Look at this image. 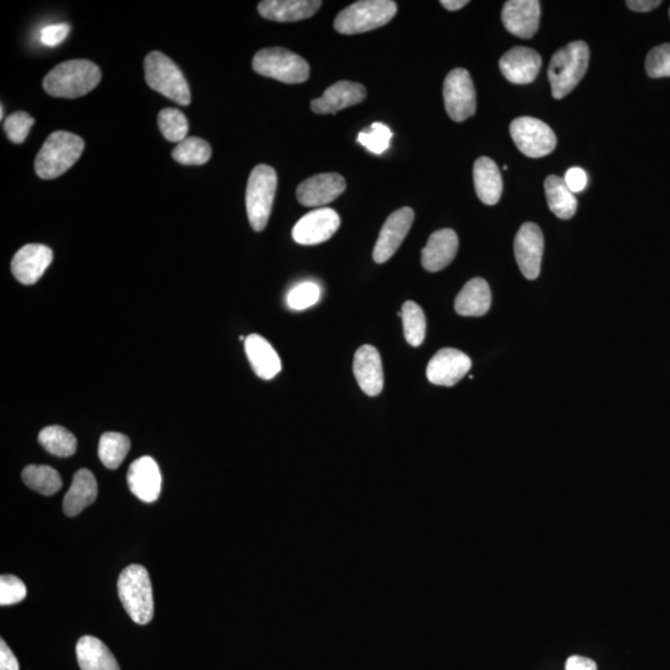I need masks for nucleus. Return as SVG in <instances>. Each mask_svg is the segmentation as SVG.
<instances>
[{"mask_svg":"<svg viewBox=\"0 0 670 670\" xmlns=\"http://www.w3.org/2000/svg\"><path fill=\"white\" fill-rule=\"evenodd\" d=\"M100 67L89 60H70L51 70L44 79V90L59 99L85 96L101 81Z\"/></svg>","mask_w":670,"mask_h":670,"instance_id":"obj_1","label":"nucleus"},{"mask_svg":"<svg viewBox=\"0 0 670 670\" xmlns=\"http://www.w3.org/2000/svg\"><path fill=\"white\" fill-rule=\"evenodd\" d=\"M589 61L590 49L584 41H574L554 54L548 70L554 99H564L579 85L589 67Z\"/></svg>","mask_w":670,"mask_h":670,"instance_id":"obj_2","label":"nucleus"},{"mask_svg":"<svg viewBox=\"0 0 670 670\" xmlns=\"http://www.w3.org/2000/svg\"><path fill=\"white\" fill-rule=\"evenodd\" d=\"M118 596L123 607L137 625L153 620L154 600L151 577L142 565L127 566L117 581Z\"/></svg>","mask_w":670,"mask_h":670,"instance_id":"obj_3","label":"nucleus"},{"mask_svg":"<svg viewBox=\"0 0 670 670\" xmlns=\"http://www.w3.org/2000/svg\"><path fill=\"white\" fill-rule=\"evenodd\" d=\"M85 149L84 139L74 133H51L35 159V172L41 179H55L79 161Z\"/></svg>","mask_w":670,"mask_h":670,"instance_id":"obj_4","label":"nucleus"},{"mask_svg":"<svg viewBox=\"0 0 670 670\" xmlns=\"http://www.w3.org/2000/svg\"><path fill=\"white\" fill-rule=\"evenodd\" d=\"M396 13L398 5L391 0H362L342 10L334 28L344 35L367 33L390 23Z\"/></svg>","mask_w":670,"mask_h":670,"instance_id":"obj_5","label":"nucleus"},{"mask_svg":"<svg viewBox=\"0 0 670 670\" xmlns=\"http://www.w3.org/2000/svg\"><path fill=\"white\" fill-rule=\"evenodd\" d=\"M144 71L149 87L178 105L188 106L192 95L187 80L179 67L167 55L153 51L144 60Z\"/></svg>","mask_w":670,"mask_h":670,"instance_id":"obj_6","label":"nucleus"},{"mask_svg":"<svg viewBox=\"0 0 670 670\" xmlns=\"http://www.w3.org/2000/svg\"><path fill=\"white\" fill-rule=\"evenodd\" d=\"M277 189L275 169L260 164L252 170L246 189V209L251 228L260 233L270 219Z\"/></svg>","mask_w":670,"mask_h":670,"instance_id":"obj_7","label":"nucleus"},{"mask_svg":"<svg viewBox=\"0 0 670 670\" xmlns=\"http://www.w3.org/2000/svg\"><path fill=\"white\" fill-rule=\"evenodd\" d=\"M257 74L285 84H302L309 77V65L300 55L283 48L260 50L252 60Z\"/></svg>","mask_w":670,"mask_h":670,"instance_id":"obj_8","label":"nucleus"},{"mask_svg":"<svg viewBox=\"0 0 670 670\" xmlns=\"http://www.w3.org/2000/svg\"><path fill=\"white\" fill-rule=\"evenodd\" d=\"M510 136L519 151L530 158L549 156L558 144L554 131L534 117L515 118L510 125Z\"/></svg>","mask_w":670,"mask_h":670,"instance_id":"obj_9","label":"nucleus"},{"mask_svg":"<svg viewBox=\"0 0 670 670\" xmlns=\"http://www.w3.org/2000/svg\"><path fill=\"white\" fill-rule=\"evenodd\" d=\"M443 100L448 116L463 122L474 116L477 108L476 89L466 69H455L447 75L443 85Z\"/></svg>","mask_w":670,"mask_h":670,"instance_id":"obj_10","label":"nucleus"},{"mask_svg":"<svg viewBox=\"0 0 670 670\" xmlns=\"http://www.w3.org/2000/svg\"><path fill=\"white\" fill-rule=\"evenodd\" d=\"M414 219V210L409 206L394 211L386 219L373 251V259L376 264H385L395 255V252L399 250L405 237L409 234Z\"/></svg>","mask_w":670,"mask_h":670,"instance_id":"obj_11","label":"nucleus"},{"mask_svg":"<svg viewBox=\"0 0 670 670\" xmlns=\"http://www.w3.org/2000/svg\"><path fill=\"white\" fill-rule=\"evenodd\" d=\"M514 254L523 276L528 280H536L540 275L544 254V236L538 225H522L515 236Z\"/></svg>","mask_w":670,"mask_h":670,"instance_id":"obj_12","label":"nucleus"},{"mask_svg":"<svg viewBox=\"0 0 670 670\" xmlns=\"http://www.w3.org/2000/svg\"><path fill=\"white\" fill-rule=\"evenodd\" d=\"M340 218L337 211L322 208L311 211L292 230L293 240L300 245H319L337 233Z\"/></svg>","mask_w":670,"mask_h":670,"instance_id":"obj_13","label":"nucleus"},{"mask_svg":"<svg viewBox=\"0 0 670 670\" xmlns=\"http://www.w3.org/2000/svg\"><path fill=\"white\" fill-rule=\"evenodd\" d=\"M472 368L471 359L460 350L445 348L427 365V379L438 386H455Z\"/></svg>","mask_w":670,"mask_h":670,"instance_id":"obj_14","label":"nucleus"},{"mask_svg":"<svg viewBox=\"0 0 670 670\" xmlns=\"http://www.w3.org/2000/svg\"><path fill=\"white\" fill-rule=\"evenodd\" d=\"M127 483L131 492L144 503H154L162 492V473L152 457L134 461L128 469Z\"/></svg>","mask_w":670,"mask_h":670,"instance_id":"obj_15","label":"nucleus"},{"mask_svg":"<svg viewBox=\"0 0 670 670\" xmlns=\"http://www.w3.org/2000/svg\"><path fill=\"white\" fill-rule=\"evenodd\" d=\"M347 183L338 173H323L304 180L297 188V199L304 206L317 208L332 203L344 193Z\"/></svg>","mask_w":670,"mask_h":670,"instance_id":"obj_16","label":"nucleus"},{"mask_svg":"<svg viewBox=\"0 0 670 670\" xmlns=\"http://www.w3.org/2000/svg\"><path fill=\"white\" fill-rule=\"evenodd\" d=\"M54 254L50 247L40 244L25 245L14 255L12 272L23 285H34L53 262Z\"/></svg>","mask_w":670,"mask_h":670,"instance_id":"obj_17","label":"nucleus"},{"mask_svg":"<svg viewBox=\"0 0 670 670\" xmlns=\"http://www.w3.org/2000/svg\"><path fill=\"white\" fill-rule=\"evenodd\" d=\"M540 13L538 0H509L504 4L502 20L510 34L530 39L538 32Z\"/></svg>","mask_w":670,"mask_h":670,"instance_id":"obj_18","label":"nucleus"},{"mask_svg":"<svg viewBox=\"0 0 670 670\" xmlns=\"http://www.w3.org/2000/svg\"><path fill=\"white\" fill-rule=\"evenodd\" d=\"M499 69L512 84H532L541 69V56L533 49L515 46L502 56Z\"/></svg>","mask_w":670,"mask_h":670,"instance_id":"obj_19","label":"nucleus"},{"mask_svg":"<svg viewBox=\"0 0 670 670\" xmlns=\"http://www.w3.org/2000/svg\"><path fill=\"white\" fill-rule=\"evenodd\" d=\"M353 370L360 389L364 394L378 396L384 389L383 363L378 349L373 345H363L355 353Z\"/></svg>","mask_w":670,"mask_h":670,"instance_id":"obj_20","label":"nucleus"},{"mask_svg":"<svg viewBox=\"0 0 670 670\" xmlns=\"http://www.w3.org/2000/svg\"><path fill=\"white\" fill-rule=\"evenodd\" d=\"M367 97V90L357 82L339 81L328 87L319 99L311 102V108L318 115L337 113L344 108L359 105Z\"/></svg>","mask_w":670,"mask_h":670,"instance_id":"obj_21","label":"nucleus"},{"mask_svg":"<svg viewBox=\"0 0 670 670\" xmlns=\"http://www.w3.org/2000/svg\"><path fill=\"white\" fill-rule=\"evenodd\" d=\"M458 237L451 229H442L430 236L422 250L421 264L426 271H442L451 264L457 255Z\"/></svg>","mask_w":670,"mask_h":670,"instance_id":"obj_22","label":"nucleus"},{"mask_svg":"<svg viewBox=\"0 0 670 670\" xmlns=\"http://www.w3.org/2000/svg\"><path fill=\"white\" fill-rule=\"evenodd\" d=\"M322 4L321 0H265L259 4V13L273 22H300L313 17Z\"/></svg>","mask_w":670,"mask_h":670,"instance_id":"obj_23","label":"nucleus"},{"mask_svg":"<svg viewBox=\"0 0 670 670\" xmlns=\"http://www.w3.org/2000/svg\"><path fill=\"white\" fill-rule=\"evenodd\" d=\"M247 358L255 374L264 380H271L280 373L282 363L276 350L259 334H250L245 340Z\"/></svg>","mask_w":670,"mask_h":670,"instance_id":"obj_24","label":"nucleus"},{"mask_svg":"<svg viewBox=\"0 0 670 670\" xmlns=\"http://www.w3.org/2000/svg\"><path fill=\"white\" fill-rule=\"evenodd\" d=\"M474 188L479 200L486 205H496L502 198L503 179L499 168L491 158L481 157L474 163Z\"/></svg>","mask_w":670,"mask_h":670,"instance_id":"obj_25","label":"nucleus"},{"mask_svg":"<svg viewBox=\"0 0 670 670\" xmlns=\"http://www.w3.org/2000/svg\"><path fill=\"white\" fill-rule=\"evenodd\" d=\"M492 304L491 288L483 278L468 281L458 293L455 309L463 317H482L489 311Z\"/></svg>","mask_w":670,"mask_h":670,"instance_id":"obj_26","label":"nucleus"},{"mask_svg":"<svg viewBox=\"0 0 670 670\" xmlns=\"http://www.w3.org/2000/svg\"><path fill=\"white\" fill-rule=\"evenodd\" d=\"M97 498V482L89 469H80L72 478L69 491L64 498V513L67 517H76L89 507Z\"/></svg>","mask_w":670,"mask_h":670,"instance_id":"obj_27","label":"nucleus"},{"mask_svg":"<svg viewBox=\"0 0 670 670\" xmlns=\"http://www.w3.org/2000/svg\"><path fill=\"white\" fill-rule=\"evenodd\" d=\"M76 654L81 670H121L115 656L99 638L92 636L80 638Z\"/></svg>","mask_w":670,"mask_h":670,"instance_id":"obj_28","label":"nucleus"},{"mask_svg":"<svg viewBox=\"0 0 670 670\" xmlns=\"http://www.w3.org/2000/svg\"><path fill=\"white\" fill-rule=\"evenodd\" d=\"M544 189L551 213L563 220L571 219L575 215L577 200L575 194L566 185L564 178L549 175L545 179Z\"/></svg>","mask_w":670,"mask_h":670,"instance_id":"obj_29","label":"nucleus"},{"mask_svg":"<svg viewBox=\"0 0 670 670\" xmlns=\"http://www.w3.org/2000/svg\"><path fill=\"white\" fill-rule=\"evenodd\" d=\"M38 440L46 451L56 457H71L77 450L76 437L65 427H45L44 430H41Z\"/></svg>","mask_w":670,"mask_h":670,"instance_id":"obj_30","label":"nucleus"},{"mask_svg":"<svg viewBox=\"0 0 670 670\" xmlns=\"http://www.w3.org/2000/svg\"><path fill=\"white\" fill-rule=\"evenodd\" d=\"M23 481L29 488L43 494V496H53L63 487L58 471L49 466L30 465L23 471Z\"/></svg>","mask_w":670,"mask_h":670,"instance_id":"obj_31","label":"nucleus"},{"mask_svg":"<svg viewBox=\"0 0 670 670\" xmlns=\"http://www.w3.org/2000/svg\"><path fill=\"white\" fill-rule=\"evenodd\" d=\"M130 448L131 441L126 435L106 432L101 436L99 445V457L103 466L108 469H117L125 461Z\"/></svg>","mask_w":670,"mask_h":670,"instance_id":"obj_32","label":"nucleus"},{"mask_svg":"<svg viewBox=\"0 0 670 670\" xmlns=\"http://www.w3.org/2000/svg\"><path fill=\"white\" fill-rule=\"evenodd\" d=\"M399 316L402 318L407 343L412 347H420L426 337V317L422 308L415 302H406L402 304Z\"/></svg>","mask_w":670,"mask_h":670,"instance_id":"obj_33","label":"nucleus"},{"mask_svg":"<svg viewBox=\"0 0 670 670\" xmlns=\"http://www.w3.org/2000/svg\"><path fill=\"white\" fill-rule=\"evenodd\" d=\"M172 157L185 166H203L211 158V147L204 139L187 137L173 149Z\"/></svg>","mask_w":670,"mask_h":670,"instance_id":"obj_34","label":"nucleus"},{"mask_svg":"<svg viewBox=\"0 0 670 670\" xmlns=\"http://www.w3.org/2000/svg\"><path fill=\"white\" fill-rule=\"evenodd\" d=\"M158 126L164 138L174 143L183 142L189 131L187 117L175 108H166L159 112Z\"/></svg>","mask_w":670,"mask_h":670,"instance_id":"obj_35","label":"nucleus"},{"mask_svg":"<svg viewBox=\"0 0 670 670\" xmlns=\"http://www.w3.org/2000/svg\"><path fill=\"white\" fill-rule=\"evenodd\" d=\"M393 132L384 123H373L368 130L359 133L358 142L370 153L380 156L388 151Z\"/></svg>","mask_w":670,"mask_h":670,"instance_id":"obj_36","label":"nucleus"},{"mask_svg":"<svg viewBox=\"0 0 670 670\" xmlns=\"http://www.w3.org/2000/svg\"><path fill=\"white\" fill-rule=\"evenodd\" d=\"M321 298V288L314 282H302L292 288L287 296V304L295 311H304L314 306Z\"/></svg>","mask_w":670,"mask_h":670,"instance_id":"obj_37","label":"nucleus"},{"mask_svg":"<svg viewBox=\"0 0 670 670\" xmlns=\"http://www.w3.org/2000/svg\"><path fill=\"white\" fill-rule=\"evenodd\" d=\"M34 123L35 120L29 113L15 112L5 118L4 131L7 133L10 142L22 144L27 139Z\"/></svg>","mask_w":670,"mask_h":670,"instance_id":"obj_38","label":"nucleus"},{"mask_svg":"<svg viewBox=\"0 0 670 670\" xmlns=\"http://www.w3.org/2000/svg\"><path fill=\"white\" fill-rule=\"evenodd\" d=\"M646 71L652 79L670 77V44H662L649 51Z\"/></svg>","mask_w":670,"mask_h":670,"instance_id":"obj_39","label":"nucleus"},{"mask_svg":"<svg viewBox=\"0 0 670 670\" xmlns=\"http://www.w3.org/2000/svg\"><path fill=\"white\" fill-rule=\"evenodd\" d=\"M27 597V586L19 577L2 575L0 577V605H17Z\"/></svg>","mask_w":670,"mask_h":670,"instance_id":"obj_40","label":"nucleus"},{"mask_svg":"<svg viewBox=\"0 0 670 670\" xmlns=\"http://www.w3.org/2000/svg\"><path fill=\"white\" fill-rule=\"evenodd\" d=\"M70 25L66 23L51 24L49 27L41 30V43L49 48H55L65 41L67 35L70 33Z\"/></svg>","mask_w":670,"mask_h":670,"instance_id":"obj_41","label":"nucleus"},{"mask_svg":"<svg viewBox=\"0 0 670 670\" xmlns=\"http://www.w3.org/2000/svg\"><path fill=\"white\" fill-rule=\"evenodd\" d=\"M565 183L572 193L584 192L587 187V174L580 167H572L565 174Z\"/></svg>","mask_w":670,"mask_h":670,"instance_id":"obj_42","label":"nucleus"},{"mask_svg":"<svg viewBox=\"0 0 670 670\" xmlns=\"http://www.w3.org/2000/svg\"><path fill=\"white\" fill-rule=\"evenodd\" d=\"M565 670H599L595 659L581 656V654H572L565 662Z\"/></svg>","mask_w":670,"mask_h":670,"instance_id":"obj_43","label":"nucleus"},{"mask_svg":"<svg viewBox=\"0 0 670 670\" xmlns=\"http://www.w3.org/2000/svg\"><path fill=\"white\" fill-rule=\"evenodd\" d=\"M0 670H19L18 659L4 639L0 641Z\"/></svg>","mask_w":670,"mask_h":670,"instance_id":"obj_44","label":"nucleus"},{"mask_svg":"<svg viewBox=\"0 0 670 670\" xmlns=\"http://www.w3.org/2000/svg\"><path fill=\"white\" fill-rule=\"evenodd\" d=\"M627 7L633 12L647 13L662 4L661 0H627Z\"/></svg>","mask_w":670,"mask_h":670,"instance_id":"obj_45","label":"nucleus"},{"mask_svg":"<svg viewBox=\"0 0 670 670\" xmlns=\"http://www.w3.org/2000/svg\"><path fill=\"white\" fill-rule=\"evenodd\" d=\"M468 3V0H442L441 2L443 8L450 10V12L465 8Z\"/></svg>","mask_w":670,"mask_h":670,"instance_id":"obj_46","label":"nucleus"},{"mask_svg":"<svg viewBox=\"0 0 670 670\" xmlns=\"http://www.w3.org/2000/svg\"><path fill=\"white\" fill-rule=\"evenodd\" d=\"M0 117H2V120H3V118H4V106H2V115H0Z\"/></svg>","mask_w":670,"mask_h":670,"instance_id":"obj_47","label":"nucleus"},{"mask_svg":"<svg viewBox=\"0 0 670 670\" xmlns=\"http://www.w3.org/2000/svg\"><path fill=\"white\" fill-rule=\"evenodd\" d=\"M669 17H670V9H669Z\"/></svg>","mask_w":670,"mask_h":670,"instance_id":"obj_48","label":"nucleus"}]
</instances>
